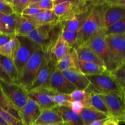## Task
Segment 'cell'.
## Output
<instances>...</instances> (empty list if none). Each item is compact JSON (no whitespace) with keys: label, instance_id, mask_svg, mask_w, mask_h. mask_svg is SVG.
Wrapping results in <instances>:
<instances>
[{"label":"cell","instance_id":"obj_13","mask_svg":"<svg viewBox=\"0 0 125 125\" xmlns=\"http://www.w3.org/2000/svg\"><path fill=\"white\" fill-rule=\"evenodd\" d=\"M41 112V109L37 103L28 98L26 104L19 112L20 118L23 125H34Z\"/></svg>","mask_w":125,"mask_h":125},{"label":"cell","instance_id":"obj_24","mask_svg":"<svg viewBox=\"0 0 125 125\" xmlns=\"http://www.w3.org/2000/svg\"><path fill=\"white\" fill-rule=\"evenodd\" d=\"M0 62L4 72L12 82L15 84H19L18 73L13 60L0 55Z\"/></svg>","mask_w":125,"mask_h":125},{"label":"cell","instance_id":"obj_18","mask_svg":"<svg viewBox=\"0 0 125 125\" xmlns=\"http://www.w3.org/2000/svg\"><path fill=\"white\" fill-rule=\"evenodd\" d=\"M54 8L52 11L59 18L60 21L67 20L73 8V1L71 0H53Z\"/></svg>","mask_w":125,"mask_h":125},{"label":"cell","instance_id":"obj_26","mask_svg":"<svg viewBox=\"0 0 125 125\" xmlns=\"http://www.w3.org/2000/svg\"><path fill=\"white\" fill-rule=\"evenodd\" d=\"M90 96V106L95 109L111 117L102 95L94 92H87Z\"/></svg>","mask_w":125,"mask_h":125},{"label":"cell","instance_id":"obj_12","mask_svg":"<svg viewBox=\"0 0 125 125\" xmlns=\"http://www.w3.org/2000/svg\"><path fill=\"white\" fill-rule=\"evenodd\" d=\"M96 1H95L92 4L74 13L69 19L62 23V29L69 31L79 32L90 15Z\"/></svg>","mask_w":125,"mask_h":125},{"label":"cell","instance_id":"obj_19","mask_svg":"<svg viewBox=\"0 0 125 125\" xmlns=\"http://www.w3.org/2000/svg\"><path fill=\"white\" fill-rule=\"evenodd\" d=\"M71 49L72 48L70 47L68 43L62 38L61 31L56 42L54 43L50 52L48 53L50 54L51 59L56 63L57 61L68 54Z\"/></svg>","mask_w":125,"mask_h":125},{"label":"cell","instance_id":"obj_16","mask_svg":"<svg viewBox=\"0 0 125 125\" xmlns=\"http://www.w3.org/2000/svg\"><path fill=\"white\" fill-rule=\"evenodd\" d=\"M55 68L60 72L71 69L81 70L79 64V59L75 49L72 48L68 54L55 63Z\"/></svg>","mask_w":125,"mask_h":125},{"label":"cell","instance_id":"obj_17","mask_svg":"<svg viewBox=\"0 0 125 125\" xmlns=\"http://www.w3.org/2000/svg\"><path fill=\"white\" fill-rule=\"evenodd\" d=\"M41 25L42 24L31 18L20 15L15 29V35L17 37H27L34 29Z\"/></svg>","mask_w":125,"mask_h":125},{"label":"cell","instance_id":"obj_36","mask_svg":"<svg viewBox=\"0 0 125 125\" xmlns=\"http://www.w3.org/2000/svg\"><path fill=\"white\" fill-rule=\"evenodd\" d=\"M111 73L115 78L125 94V63Z\"/></svg>","mask_w":125,"mask_h":125},{"label":"cell","instance_id":"obj_4","mask_svg":"<svg viewBox=\"0 0 125 125\" xmlns=\"http://www.w3.org/2000/svg\"><path fill=\"white\" fill-rule=\"evenodd\" d=\"M90 83L85 91L94 92L100 94L114 92H124L115 78L111 73L106 72L101 74L86 76Z\"/></svg>","mask_w":125,"mask_h":125},{"label":"cell","instance_id":"obj_47","mask_svg":"<svg viewBox=\"0 0 125 125\" xmlns=\"http://www.w3.org/2000/svg\"><path fill=\"white\" fill-rule=\"evenodd\" d=\"M67 125L65 123H58V124H52V125Z\"/></svg>","mask_w":125,"mask_h":125},{"label":"cell","instance_id":"obj_15","mask_svg":"<svg viewBox=\"0 0 125 125\" xmlns=\"http://www.w3.org/2000/svg\"><path fill=\"white\" fill-rule=\"evenodd\" d=\"M63 75L77 90H87L90 85V83L85 74L79 70L71 69L62 72Z\"/></svg>","mask_w":125,"mask_h":125},{"label":"cell","instance_id":"obj_22","mask_svg":"<svg viewBox=\"0 0 125 125\" xmlns=\"http://www.w3.org/2000/svg\"><path fill=\"white\" fill-rule=\"evenodd\" d=\"M80 117L84 125H89L92 122L111 118L107 115L95 109L93 107H84L80 115Z\"/></svg>","mask_w":125,"mask_h":125},{"label":"cell","instance_id":"obj_27","mask_svg":"<svg viewBox=\"0 0 125 125\" xmlns=\"http://www.w3.org/2000/svg\"><path fill=\"white\" fill-rule=\"evenodd\" d=\"M19 46V40L17 36L0 47V55L13 60L14 55Z\"/></svg>","mask_w":125,"mask_h":125},{"label":"cell","instance_id":"obj_1","mask_svg":"<svg viewBox=\"0 0 125 125\" xmlns=\"http://www.w3.org/2000/svg\"><path fill=\"white\" fill-rule=\"evenodd\" d=\"M104 7V1H96L90 15L78 32V36L74 46L75 50L83 46L92 37L103 30Z\"/></svg>","mask_w":125,"mask_h":125},{"label":"cell","instance_id":"obj_5","mask_svg":"<svg viewBox=\"0 0 125 125\" xmlns=\"http://www.w3.org/2000/svg\"><path fill=\"white\" fill-rule=\"evenodd\" d=\"M0 89L19 114L28 100L26 90L20 84L7 83L1 79H0Z\"/></svg>","mask_w":125,"mask_h":125},{"label":"cell","instance_id":"obj_2","mask_svg":"<svg viewBox=\"0 0 125 125\" xmlns=\"http://www.w3.org/2000/svg\"><path fill=\"white\" fill-rule=\"evenodd\" d=\"M106 36L103 31L89 39L83 46L91 49L101 59L106 70L112 73L118 67L112 60L106 42Z\"/></svg>","mask_w":125,"mask_h":125},{"label":"cell","instance_id":"obj_45","mask_svg":"<svg viewBox=\"0 0 125 125\" xmlns=\"http://www.w3.org/2000/svg\"><path fill=\"white\" fill-rule=\"evenodd\" d=\"M119 122L114 118H109L106 121L104 125H118Z\"/></svg>","mask_w":125,"mask_h":125},{"label":"cell","instance_id":"obj_23","mask_svg":"<svg viewBox=\"0 0 125 125\" xmlns=\"http://www.w3.org/2000/svg\"><path fill=\"white\" fill-rule=\"evenodd\" d=\"M76 51L79 61L93 62V63H95L96 64L104 67L103 63L99 58L98 56L89 48L85 46H81V47L76 49Z\"/></svg>","mask_w":125,"mask_h":125},{"label":"cell","instance_id":"obj_48","mask_svg":"<svg viewBox=\"0 0 125 125\" xmlns=\"http://www.w3.org/2000/svg\"></svg>","mask_w":125,"mask_h":125},{"label":"cell","instance_id":"obj_8","mask_svg":"<svg viewBox=\"0 0 125 125\" xmlns=\"http://www.w3.org/2000/svg\"><path fill=\"white\" fill-rule=\"evenodd\" d=\"M106 42L112 60L118 68L125 62V33L107 35Z\"/></svg>","mask_w":125,"mask_h":125},{"label":"cell","instance_id":"obj_3","mask_svg":"<svg viewBox=\"0 0 125 125\" xmlns=\"http://www.w3.org/2000/svg\"><path fill=\"white\" fill-rule=\"evenodd\" d=\"M46 51L41 46H38L32 54L20 76L19 84L28 92L45 60Z\"/></svg>","mask_w":125,"mask_h":125},{"label":"cell","instance_id":"obj_29","mask_svg":"<svg viewBox=\"0 0 125 125\" xmlns=\"http://www.w3.org/2000/svg\"><path fill=\"white\" fill-rule=\"evenodd\" d=\"M73 101H78L84 105V107H90V96L89 92L85 90H75L70 94Z\"/></svg>","mask_w":125,"mask_h":125},{"label":"cell","instance_id":"obj_30","mask_svg":"<svg viewBox=\"0 0 125 125\" xmlns=\"http://www.w3.org/2000/svg\"><path fill=\"white\" fill-rule=\"evenodd\" d=\"M106 35L112 34H120L125 33V18L103 29Z\"/></svg>","mask_w":125,"mask_h":125},{"label":"cell","instance_id":"obj_33","mask_svg":"<svg viewBox=\"0 0 125 125\" xmlns=\"http://www.w3.org/2000/svg\"><path fill=\"white\" fill-rule=\"evenodd\" d=\"M14 12L17 14L20 15L22 11L30 6L33 0H8Z\"/></svg>","mask_w":125,"mask_h":125},{"label":"cell","instance_id":"obj_14","mask_svg":"<svg viewBox=\"0 0 125 125\" xmlns=\"http://www.w3.org/2000/svg\"><path fill=\"white\" fill-rule=\"evenodd\" d=\"M104 29L125 18V9L123 7L117 5L109 4L106 0L104 1Z\"/></svg>","mask_w":125,"mask_h":125},{"label":"cell","instance_id":"obj_9","mask_svg":"<svg viewBox=\"0 0 125 125\" xmlns=\"http://www.w3.org/2000/svg\"><path fill=\"white\" fill-rule=\"evenodd\" d=\"M56 94L49 87L36 88L28 91V98L37 103L42 111L43 110L54 109L57 107L53 101L54 95Z\"/></svg>","mask_w":125,"mask_h":125},{"label":"cell","instance_id":"obj_42","mask_svg":"<svg viewBox=\"0 0 125 125\" xmlns=\"http://www.w3.org/2000/svg\"><path fill=\"white\" fill-rule=\"evenodd\" d=\"M16 35H13V34H9L0 32V47L7 43L9 41H10Z\"/></svg>","mask_w":125,"mask_h":125},{"label":"cell","instance_id":"obj_10","mask_svg":"<svg viewBox=\"0 0 125 125\" xmlns=\"http://www.w3.org/2000/svg\"><path fill=\"white\" fill-rule=\"evenodd\" d=\"M54 68L55 62L51 59L50 54L48 52H46L43 63L28 91L42 87H48L50 75Z\"/></svg>","mask_w":125,"mask_h":125},{"label":"cell","instance_id":"obj_43","mask_svg":"<svg viewBox=\"0 0 125 125\" xmlns=\"http://www.w3.org/2000/svg\"><path fill=\"white\" fill-rule=\"evenodd\" d=\"M0 32L15 35V32L14 31L12 30V29H10L9 27H7V26L4 23V22L1 20V18H0Z\"/></svg>","mask_w":125,"mask_h":125},{"label":"cell","instance_id":"obj_6","mask_svg":"<svg viewBox=\"0 0 125 125\" xmlns=\"http://www.w3.org/2000/svg\"><path fill=\"white\" fill-rule=\"evenodd\" d=\"M19 46L13 57V61L18 73V79L28 60L39 45L31 40L28 37H17Z\"/></svg>","mask_w":125,"mask_h":125},{"label":"cell","instance_id":"obj_20","mask_svg":"<svg viewBox=\"0 0 125 125\" xmlns=\"http://www.w3.org/2000/svg\"><path fill=\"white\" fill-rule=\"evenodd\" d=\"M56 112L60 115L63 123L67 125H84L80 115L76 114L67 107H58L55 108Z\"/></svg>","mask_w":125,"mask_h":125},{"label":"cell","instance_id":"obj_44","mask_svg":"<svg viewBox=\"0 0 125 125\" xmlns=\"http://www.w3.org/2000/svg\"><path fill=\"white\" fill-rule=\"evenodd\" d=\"M0 79L6 82H7V83H13L12 82V81L10 79V78L9 77V76L4 72L2 65H1V62H0Z\"/></svg>","mask_w":125,"mask_h":125},{"label":"cell","instance_id":"obj_37","mask_svg":"<svg viewBox=\"0 0 125 125\" xmlns=\"http://www.w3.org/2000/svg\"><path fill=\"white\" fill-rule=\"evenodd\" d=\"M0 116L7 125H23L21 120L17 119L0 107Z\"/></svg>","mask_w":125,"mask_h":125},{"label":"cell","instance_id":"obj_11","mask_svg":"<svg viewBox=\"0 0 125 125\" xmlns=\"http://www.w3.org/2000/svg\"><path fill=\"white\" fill-rule=\"evenodd\" d=\"M48 87L56 94L68 95L76 90V88L66 79L62 72L56 68L54 69L50 75Z\"/></svg>","mask_w":125,"mask_h":125},{"label":"cell","instance_id":"obj_32","mask_svg":"<svg viewBox=\"0 0 125 125\" xmlns=\"http://www.w3.org/2000/svg\"><path fill=\"white\" fill-rule=\"evenodd\" d=\"M20 17V15L17 14L15 13L11 15H5L0 13V18L1 20L10 29L14 31L15 32V29Z\"/></svg>","mask_w":125,"mask_h":125},{"label":"cell","instance_id":"obj_31","mask_svg":"<svg viewBox=\"0 0 125 125\" xmlns=\"http://www.w3.org/2000/svg\"><path fill=\"white\" fill-rule=\"evenodd\" d=\"M0 107L7 112H8L9 114H10L11 115H12L13 117L17 118V119L20 120L18 112L13 107V105L7 100L4 95L2 94L1 89H0Z\"/></svg>","mask_w":125,"mask_h":125},{"label":"cell","instance_id":"obj_41","mask_svg":"<svg viewBox=\"0 0 125 125\" xmlns=\"http://www.w3.org/2000/svg\"><path fill=\"white\" fill-rule=\"evenodd\" d=\"M69 108L74 114L80 115L84 108V105L78 101H72L70 105Z\"/></svg>","mask_w":125,"mask_h":125},{"label":"cell","instance_id":"obj_39","mask_svg":"<svg viewBox=\"0 0 125 125\" xmlns=\"http://www.w3.org/2000/svg\"><path fill=\"white\" fill-rule=\"evenodd\" d=\"M0 13L5 15H11L15 13L8 0H0Z\"/></svg>","mask_w":125,"mask_h":125},{"label":"cell","instance_id":"obj_21","mask_svg":"<svg viewBox=\"0 0 125 125\" xmlns=\"http://www.w3.org/2000/svg\"><path fill=\"white\" fill-rule=\"evenodd\" d=\"M63 123L62 118L54 109L43 110L34 125H46Z\"/></svg>","mask_w":125,"mask_h":125},{"label":"cell","instance_id":"obj_38","mask_svg":"<svg viewBox=\"0 0 125 125\" xmlns=\"http://www.w3.org/2000/svg\"><path fill=\"white\" fill-rule=\"evenodd\" d=\"M29 6L37 7L42 10H52L54 8L53 0H33Z\"/></svg>","mask_w":125,"mask_h":125},{"label":"cell","instance_id":"obj_28","mask_svg":"<svg viewBox=\"0 0 125 125\" xmlns=\"http://www.w3.org/2000/svg\"><path fill=\"white\" fill-rule=\"evenodd\" d=\"M27 18H31L41 24H48V23H54L56 21H60L59 18L54 14L52 10L43 11L36 15L27 17Z\"/></svg>","mask_w":125,"mask_h":125},{"label":"cell","instance_id":"obj_25","mask_svg":"<svg viewBox=\"0 0 125 125\" xmlns=\"http://www.w3.org/2000/svg\"><path fill=\"white\" fill-rule=\"evenodd\" d=\"M79 64L81 71L85 76L98 75L107 72L104 67L93 62L79 61Z\"/></svg>","mask_w":125,"mask_h":125},{"label":"cell","instance_id":"obj_7","mask_svg":"<svg viewBox=\"0 0 125 125\" xmlns=\"http://www.w3.org/2000/svg\"><path fill=\"white\" fill-rule=\"evenodd\" d=\"M112 118L125 123V94L114 92L101 94Z\"/></svg>","mask_w":125,"mask_h":125},{"label":"cell","instance_id":"obj_34","mask_svg":"<svg viewBox=\"0 0 125 125\" xmlns=\"http://www.w3.org/2000/svg\"><path fill=\"white\" fill-rule=\"evenodd\" d=\"M53 101L58 107H67L69 108L72 102L70 95L64 94H56L53 96Z\"/></svg>","mask_w":125,"mask_h":125},{"label":"cell","instance_id":"obj_35","mask_svg":"<svg viewBox=\"0 0 125 125\" xmlns=\"http://www.w3.org/2000/svg\"><path fill=\"white\" fill-rule=\"evenodd\" d=\"M61 34L63 40L68 43L71 48L74 49L77 38L78 36V32L69 31L63 30L62 28Z\"/></svg>","mask_w":125,"mask_h":125},{"label":"cell","instance_id":"obj_40","mask_svg":"<svg viewBox=\"0 0 125 125\" xmlns=\"http://www.w3.org/2000/svg\"><path fill=\"white\" fill-rule=\"evenodd\" d=\"M43 11L45 10H42L40 9L39 8H37V7L28 6V7H26L25 9H24L22 11L21 15L25 17H33V16H35L36 15L39 14V13L43 12Z\"/></svg>","mask_w":125,"mask_h":125},{"label":"cell","instance_id":"obj_46","mask_svg":"<svg viewBox=\"0 0 125 125\" xmlns=\"http://www.w3.org/2000/svg\"><path fill=\"white\" fill-rule=\"evenodd\" d=\"M107 120V119L95 121V122H94L92 123H90L89 125H104V123L106 122V121Z\"/></svg>","mask_w":125,"mask_h":125}]
</instances>
